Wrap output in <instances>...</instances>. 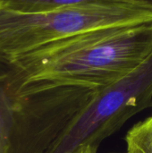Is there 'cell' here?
Wrapping results in <instances>:
<instances>
[{
  "label": "cell",
  "instance_id": "1",
  "mask_svg": "<svg viewBox=\"0 0 152 153\" xmlns=\"http://www.w3.org/2000/svg\"><path fill=\"white\" fill-rule=\"evenodd\" d=\"M152 51V22L100 28L43 45L0 65V81L16 108L53 87L102 89L142 64Z\"/></svg>",
  "mask_w": 152,
  "mask_h": 153
},
{
  "label": "cell",
  "instance_id": "2",
  "mask_svg": "<svg viewBox=\"0 0 152 153\" xmlns=\"http://www.w3.org/2000/svg\"><path fill=\"white\" fill-rule=\"evenodd\" d=\"M152 13L110 6H68L23 13L0 7V65L18 56L79 33L151 23Z\"/></svg>",
  "mask_w": 152,
  "mask_h": 153
},
{
  "label": "cell",
  "instance_id": "3",
  "mask_svg": "<svg viewBox=\"0 0 152 153\" xmlns=\"http://www.w3.org/2000/svg\"><path fill=\"white\" fill-rule=\"evenodd\" d=\"M152 106V51L135 69L100 89L47 153H72L99 143L138 112Z\"/></svg>",
  "mask_w": 152,
  "mask_h": 153
},
{
  "label": "cell",
  "instance_id": "4",
  "mask_svg": "<svg viewBox=\"0 0 152 153\" xmlns=\"http://www.w3.org/2000/svg\"><path fill=\"white\" fill-rule=\"evenodd\" d=\"M88 5L132 8L152 13V0H0V7L23 13H39L62 7Z\"/></svg>",
  "mask_w": 152,
  "mask_h": 153
},
{
  "label": "cell",
  "instance_id": "5",
  "mask_svg": "<svg viewBox=\"0 0 152 153\" xmlns=\"http://www.w3.org/2000/svg\"><path fill=\"white\" fill-rule=\"evenodd\" d=\"M0 82V153H10L13 104Z\"/></svg>",
  "mask_w": 152,
  "mask_h": 153
},
{
  "label": "cell",
  "instance_id": "6",
  "mask_svg": "<svg viewBox=\"0 0 152 153\" xmlns=\"http://www.w3.org/2000/svg\"><path fill=\"white\" fill-rule=\"evenodd\" d=\"M126 153H152V116L135 125L127 134Z\"/></svg>",
  "mask_w": 152,
  "mask_h": 153
},
{
  "label": "cell",
  "instance_id": "7",
  "mask_svg": "<svg viewBox=\"0 0 152 153\" xmlns=\"http://www.w3.org/2000/svg\"><path fill=\"white\" fill-rule=\"evenodd\" d=\"M97 149L98 148L92 145H86V146L80 147L79 149H77L76 151L72 153H97Z\"/></svg>",
  "mask_w": 152,
  "mask_h": 153
}]
</instances>
